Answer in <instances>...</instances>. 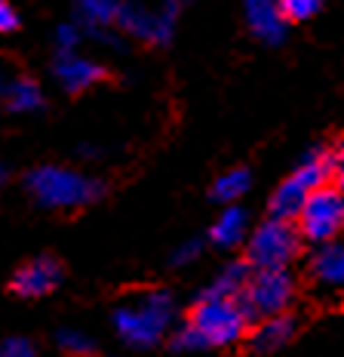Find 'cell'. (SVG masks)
<instances>
[{
	"mask_svg": "<svg viewBox=\"0 0 344 357\" xmlns=\"http://www.w3.org/2000/svg\"><path fill=\"white\" fill-rule=\"evenodd\" d=\"M252 314L240 299H206L197 296L191 305V314L175 333L169 345L175 351H209V348H228L252 330Z\"/></svg>",
	"mask_w": 344,
	"mask_h": 357,
	"instance_id": "6da1fadb",
	"label": "cell"
},
{
	"mask_svg": "<svg viewBox=\"0 0 344 357\" xmlns=\"http://www.w3.org/2000/svg\"><path fill=\"white\" fill-rule=\"evenodd\" d=\"M175 296L169 289H148L136 299L117 305L111 324H114V333L123 345L145 351V348H157L175 333Z\"/></svg>",
	"mask_w": 344,
	"mask_h": 357,
	"instance_id": "7a4b0ae2",
	"label": "cell"
},
{
	"mask_svg": "<svg viewBox=\"0 0 344 357\" xmlns=\"http://www.w3.org/2000/svg\"><path fill=\"white\" fill-rule=\"evenodd\" d=\"M332 173H335V148L329 145L308 148L302 154V160L295 163L292 173L271 191V200H267L271 219L295 222L313 191H320L323 185H332Z\"/></svg>",
	"mask_w": 344,
	"mask_h": 357,
	"instance_id": "3957f363",
	"label": "cell"
},
{
	"mask_svg": "<svg viewBox=\"0 0 344 357\" xmlns=\"http://www.w3.org/2000/svg\"><path fill=\"white\" fill-rule=\"evenodd\" d=\"M25 191L43 210H80L104 195V185L80 169L43 163L25 176Z\"/></svg>",
	"mask_w": 344,
	"mask_h": 357,
	"instance_id": "277c9868",
	"label": "cell"
},
{
	"mask_svg": "<svg viewBox=\"0 0 344 357\" xmlns=\"http://www.w3.org/2000/svg\"><path fill=\"white\" fill-rule=\"evenodd\" d=\"M302 252V234L295 222L271 219L267 215L256 231H249L246 241V262L252 268H289Z\"/></svg>",
	"mask_w": 344,
	"mask_h": 357,
	"instance_id": "5b68a950",
	"label": "cell"
},
{
	"mask_svg": "<svg viewBox=\"0 0 344 357\" xmlns=\"http://www.w3.org/2000/svg\"><path fill=\"white\" fill-rule=\"evenodd\" d=\"M298 284L289 268H252V278L246 284L240 302L252 314V321L274 314H286L289 305L295 302Z\"/></svg>",
	"mask_w": 344,
	"mask_h": 357,
	"instance_id": "8992f818",
	"label": "cell"
},
{
	"mask_svg": "<svg viewBox=\"0 0 344 357\" xmlns=\"http://www.w3.org/2000/svg\"><path fill=\"white\" fill-rule=\"evenodd\" d=\"M295 228L302 241L313 247L332 243L344 231V191H338L335 185H323L320 191H313L298 213Z\"/></svg>",
	"mask_w": 344,
	"mask_h": 357,
	"instance_id": "52a82bcc",
	"label": "cell"
},
{
	"mask_svg": "<svg viewBox=\"0 0 344 357\" xmlns=\"http://www.w3.org/2000/svg\"><path fill=\"white\" fill-rule=\"evenodd\" d=\"M175 25L163 10H148L141 3H123L120 16H117V31L126 37H136L141 43H151V47H166L175 34Z\"/></svg>",
	"mask_w": 344,
	"mask_h": 357,
	"instance_id": "ba28073f",
	"label": "cell"
},
{
	"mask_svg": "<svg viewBox=\"0 0 344 357\" xmlns=\"http://www.w3.org/2000/svg\"><path fill=\"white\" fill-rule=\"evenodd\" d=\"M62 278H65V271H62V265H58V259L37 256L22 268H16V274H13V280H10V289L19 299H43L52 289H58Z\"/></svg>",
	"mask_w": 344,
	"mask_h": 357,
	"instance_id": "9c48e42d",
	"label": "cell"
},
{
	"mask_svg": "<svg viewBox=\"0 0 344 357\" xmlns=\"http://www.w3.org/2000/svg\"><path fill=\"white\" fill-rule=\"evenodd\" d=\"M243 16L252 37L265 47H280L286 40L289 22L283 16L280 0H243Z\"/></svg>",
	"mask_w": 344,
	"mask_h": 357,
	"instance_id": "30bf717a",
	"label": "cell"
},
{
	"mask_svg": "<svg viewBox=\"0 0 344 357\" xmlns=\"http://www.w3.org/2000/svg\"><path fill=\"white\" fill-rule=\"evenodd\" d=\"M52 77L58 80V86H62L65 93L77 96V93H86L89 86L99 84L104 77V68L95 59L68 53V56H56V62H52Z\"/></svg>",
	"mask_w": 344,
	"mask_h": 357,
	"instance_id": "8fae6325",
	"label": "cell"
},
{
	"mask_svg": "<svg viewBox=\"0 0 344 357\" xmlns=\"http://www.w3.org/2000/svg\"><path fill=\"white\" fill-rule=\"evenodd\" d=\"M295 336V317L289 314H274V317H261L256 326L249 330V345L258 354H274L280 348H286Z\"/></svg>",
	"mask_w": 344,
	"mask_h": 357,
	"instance_id": "7c38bea8",
	"label": "cell"
},
{
	"mask_svg": "<svg viewBox=\"0 0 344 357\" xmlns=\"http://www.w3.org/2000/svg\"><path fill=\"white\" fill-rule=\"evenodd\" d=\"M246 241H249V215H246V210L240 204L224 206L219 219L209 225V243L219 250H234Z\"/></svg>",
	"mask_w": 344,
	"mask_h": 357,
	"instance_id": "4fadbf2b",
	"label": "cell"
},
{
	"mask_svg": "<svg viewBox=\"0 0 344 357\" xmlns=\"http://www.w3.org/2000/svg\"><path fill=\"white\" fill-rule=\"evenodd\" d=\"M249 278H252V265L246 259H230L197 296H206V299H240Z\"/></svg>",
	"mask_w": 344,
	"mask_h": 357,
	"instance_id": "5bb4252c",
	"label": "cell"
},
{
	"mask_svg": "<svg viewBox=\"0 0 344 357\" xmlns=\"http://www.w3.org/2000/svg\"><path fill=\"white\" fill-rule=\"evenodd\" d=\"M311 274L320 287L344 289V243L332 241L313 250L311 256Z\"/></svg>",
	"mask_w": 344,
	"mask_h": 357,
	"instance_id": "9a60e30c",
	"label": "cell"
},
{
	"mask_svg": "<svg viewBox=\"0 0 344 357\" xmlns=\"http://www.w3.org/2000/svg\"><path fill=\"white\" fill-rule=\"evenodd\" d=\"M74 10H77L84 31L99 37L104 31H111V28H117L123 0H74Z\"/></svg>",
	"mask_w": 344,
	"mask_h": 357,
	"instance_id": "2e32d148",
	"label": "cell"
},
{
	"mask_svg": "<svg viewBox=\"0 0 344 357\" xmlns=\"http://www.w3.org/2000/svg\"><path fill=\"white\" fill-rule=\"evenodd\" d=\"M6 108L13 114H34V111H43L47 105V96H43V86L37 84L34 77H16L6 84Z\"/></svg>",
	"mask_w": 344,
	"mask_h": 357,
	"instance_id": "e0dca14e",
	"label": "cell"
},
{
	"mask_svg": "<svg viewBox=\"0 0 344 357\" xmlns=\"http://www.w3.org/2000/svg\"><path fill=\"white\" fill-rule=\"evenodd\" d=\"M249 188H252V173L246 167H230L228 173H221L219 178L212 182V200L215 204H221V206H234V204H240V197L249 195Z\"/></svg>",
	"mask_w": 344,
	"mask_h": 357,
	"instance_id": "ac0fdd59",
	"label": "cell"
},
{
	"mask_svg": "<svg viewBox=\"0 0 344 357\" xmlns=\"http://www.w3.org/2000/svg\"><path fill=\"white\" fill-rule=\"evenodd\" d=\"M56 345L68 357H93L95 354V342L89 339L84 330H74V326H65V330L56 333Z\"/></svg>",
	"mask_w": 344,
	"mask_h": 357,
	"instance_id": "d6986e66",
	"label": "cell"
},
{
	"mask_svg": "<svg viewBox=\"0 0 344 357\" xmlns=\"http://www.w3.org/2000/svg\"><path fill=\"white\" fill-rule=\"evenodd\" d=\"M84 25L77 22H65L56 28V56H68V53H80V43H84Z\"/></svg>",
	"mask_w": 344,
	"mask_h": 357,
	"instance_id": "ffe728a7",
	"label": "cell"
},
{
	"mask_svg": "<svg viewBox=\"0 0 344 357\" xmlns=\"http://www.w3.org/2000/svg\"><path fill=\"white\" fill-rule=\"evenodd\" d=\"M283 3V16L286 22H308L323 10L326 0H280Z\"/></svg>",
	"mask_w": 344,
	"mask_h": 357,
	"instance_id": "44dd1931",
	"label": "cell"
},
{
	"mask_svg": "<svg viewBox=\"0 0 344 357\" xmlns=\"http://www.w3.org/2000/svg\"><path fill=\"white\" fill-rule=\"evenodd\" d=\"M200 252H203V241H200V237H191V241H182L175 250H172L169 265H172V268L194 265V262H197V259H200Z\"/></svg>",
	"mask_w": 344,
	"mask_h": 357,
	"instance_id": "7402d4cb",
	"label": "cell"
},
{
	"mask_svg": "<svg viewBox=\"0 0 344 357\" xmlns=\"http://www.w3.org/2000/svg\"><path fill=\"white\" fill-rule=\"evenodd\" d=\"M0 357H37V348L25 336H10L0 342Z\"/></svg>",
	"mask_w": 344,
	"mask_h": 357,
	"instance_id": "603a6c76",
	"label": "cell"
},
{
	"mask_svg": "<svg viewBox=\"0 0 344 357\" xmlns=\"http://www.w3.org/2000/svg\"><path fill=\"white\" fill-rule=\"evenodd\" d=\"M19 28V13L10 0H0V34H13Z\"/></svg>",
	"mask_w": 344,
	"mask_h": 357,
	"instance_id": "cb8c5ba5",
	"label": "cell"
},
{
	"mask_svg": "<svg viewBox=\"0 0 344 357\" xmlns=\"http://www.w3.org/2000/svg\"><path fill=\"white\" fill-rule=\"evenodd\" d=\"M191 3H194V0H163L160 10L166 13V16H169L172 22H178V16H182V10H185V6H191Z\"/></svg>",
	"mask_w": 344,
	"mask_h": 357,
	"instance_id": "d4e9b609",
	"label": "cell"
},
{
	"mask_svg": "<svg viewBox=\"0 0 344 357\" xmlns=\"http://www.w3.org/2000/svg\"><path fill=\"white\" fill-rule=\"evenodd\" d=\"M10 182V167H6V160H0V188Z\"/></svg>",
	"mask_w": 344,
	"mask_h": 357,
	"instance_id": "484cf974",
	"label": "cell"
},
{
	"mask_svg": "<svg viewBox=\"0 0 344 357\" xmlns=\"http://www.w3.org/2000/svg\"><path fill=\"white\" fill-rule=\"evenodd\" d=\"M6 99V80H3V71H0V102Z\"/></svg>",
	"mask_w": 344,
	"mask_h": 357,
	"instance_id": "4316f807",
	"label": "cell"
},
{
	"mask_svg": "<svg viewBox=\"0 0 344 357\" xmlns=\"http://www.w3.org/2000/svg\"><path fill=\"white\" fill-rule=\"evenodd\" d=\"M338 151H341V154H344V142H341V145H338Z\"/></svg>",
	"mask_w": 344,
	"mask_h": 357,
	"instance_id": "83f0119b",
	"label": "cell"
}]
</instances>
